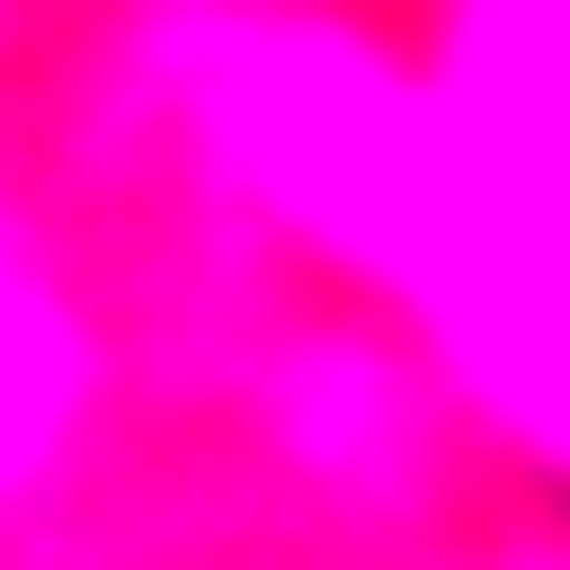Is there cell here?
Instances as JSON below:
<instances>
[{
    "mask_svg": "<svg viewBox=\"0 0 570 570\" xmlns=\"http://www.w3.org/2000/svg\"><path fill=\"white\" fill-rule=\"evenodd\" d=\"M243 415H259V466H277L294 501H328L346 535H415L432 501H450V466L484 450L466 432V397H450V363L415 346V312H328V328H277L259 346V381H243Z\"/></svg>",
    "mask_w": 570,
    "mask_h": 570,
    "instance_id": "6da1fadb",
    "label": "cell"
},
{
    "mask_svg": "<svg viewBox=\"0 0 570 570\" xmlns=\"http://www.w3.org/2000/svg\"><path fill=\"white\" fill-rule=\"evenodd\" d=\"M70 415H87V312L36 277V243L0 225V501L70 450Z\"/></svg>",
    "mask_w": 570,
    "mask_h": 570,
    "instance_id": "7a4b0ae2",
    "label": "cell"
},
{
    "mask_svg": "<svg viewBox=\"0 0 570 570\" xmlns=\"http://www.w3.org/2000/svg\"><path fill=\"white\" fill-rule=\"evenodd\" d=\"M432 70H450V87H535V70H570V0H432Z\"/></svg>",
    "mask_w": 570,
    "mask_h": 570,
    "instance_id": "3957f363",
    "label": "cell"
}]
</instances>
